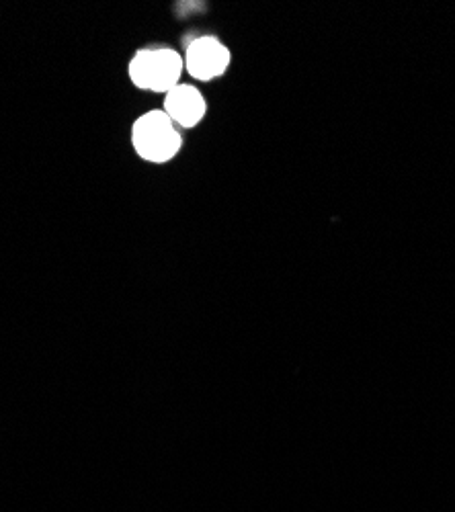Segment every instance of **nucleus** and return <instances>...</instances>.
I'll use <instances>...</instances> for the list:
<instances>
[{
  "label": "nucleus",
  "instance_id": "1",
  "mask_svg": "<svg viewBox=\"0 0 455 512\" xmlns=\"http://www.w3.org/2000/svg\"><path fill=\"white\" fill-rule=\"evenodd\" d=\"M132 144L142 160L152 164H164L181 152L183 138L171 117L156 109L136 119L132 127Z\"/></svg>",
  "mask_w": 455,
  "mask_h": 512
},
{
  "label": "nucleus",
  "instance_id": "3",
  "mask_svg": "<svg viewBox=\"0 0 455 512\" xmlns=\"http://www.w3.org/2000/svg\"><path fill=\"white\" fill-rule=\"evenodd\" d=\"M230 66V50L216 37H199L191 41L185 54V70L201 82L222 76Z\"/></svg>",
  "mask_w": 455,
  "mask_h": 512
},
{
  "label": "nucleus",
  "instance_id": "4",
  "mask_svg": "<svg viewBox=\"0 0 455 512\" xmlns=\"http://www.w3.org/2000/svg\"><path fill=\"white\" fill-rule=\"evenodd\" d=\"M164 113L171 117V121L177 127H195L201 123L208 111V103H205L203 95L191 87V84H179L173 91L164 95Z\"/></svg>",
  "mask_w": 455,
  "mask_h": 512
},
{
  "label": "nucleus",
  "instance_id": "2",
  "mask_svg": "<svg viewBox=\"0 0 455 512\" xmlns=\"http://www.w3.org/2000/svg\"><path fill=\"white\" fill-rule=\"evenodd\" d=\"M183 70L185 60L179 56V52L171 48L142 50L132 58L128 66L130 80L138 89L164 95L179 87Z\"/></svg>",
  "mask_w": 455,
  "mask_h": 512
}]
</instances>
